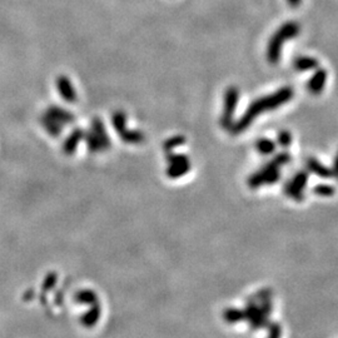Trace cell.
I'll use <instances>...</instances> for the list:
<instances>
[{
  "label": "cell",
  "mask_w": 338,
  "mask_h": 338,
  "mask_svg": "<svg viewBox=\"0 0 338 338\" xmlns=\"http://www.w3.org/2000/svg\"><path fill=\"white\" fill-rule=\"evenodd\" d=\"M291 160L290 153L283 152L280 154L275 155L272 160L267 163L265 167H262L255 174H252L248 179V184L251 188H260L265 184H273L280 179L281 177V167L287 164Z\"/></svg>",
  "instance_id": "2"
},
{
  "label": "cell",
  "mask_w": 338,
  "mask_h": 338,
  "mask_svg": "<svg viewBox=\"0 0 338 338\" xmlns=\"http://www.w3.org/2000/svg\"><path fill=\"white\" fill-rule=\"evenodd\" d=\"M84 130L80 129V128H75L70 134L68 135V138L65 139L63 144V152L64 154L70 155L73 154L74 152L78 148V144L80 143L81 139H84Z\"/></svg>",
  "instance_id": "11"
},
{
  "label": "cell",
  "mask_w": 338,
  "mask_h": 338,
  "mask_svg": "<svg viewBox=\"0 0 338 338\" xmlns=\"http://www.w3.org/2000/svg\"><path fill=\"white\" fill-rule=\"evenodd\" d=\"M119 137L123 142L129 143V144H138V143H142L144 140V134L142 132H139V130L134 129H127L122 134H119Z\"/></svg>",
  "instance_id": "16"
},
{
  "label": "cell",
  "mask_w": 338,
  "mask_h": 338,
  "mask_svg": "<svg viewBox=\"0 0 338 338\" xmlns=\"http://www.w3.org/2000/svg\"><path fill=\"white\" fill-rule=\"evenodd\" d=\"M40 122H41V125L44 127V129H45L46 132H48L49 134L51 135V137L56 138V137H59V135H60L61 130H63V125H60L59 123H56L55 120H53L51 118H49L48 115L45 114V113L41 115Z\"/></svg>",
  "instance_id": "14"
},
{
  "label": "cell",
  "mask_w": 338,
  "mask_h": 338,
  "mask_svg": "<svg viewBox=\"0 0 338 338\" xmlns=\"http://www.w3.org/2000/svg\"><path fill=\"white\" fill-rule=\"evenodd\" d=\"M56 89H58L59 94L63 98L65 102L74 103L76 102V92L74 85L71 84L70 79L65 75H59L56 79Z\"/></svg>",
  "instance_id": "7"
},
{
  "label": "cell",
  "mask_w": 338,
  "mask_h": 338,
  "mask_svg": "<svg viewBox=\"0 0 338 338\" xmlns=\"http://www.w3.org/2000/svg\"><path fill=\"white\" fill-rule=\"evenodd\" d=\"M99 315H100L99 307H98L97 305H94V306H93L92 310L89 311V312L85 313V316L83 317L81 322L87 326V327H92V326L95 325V322L99 320Z\"/></svg>",
  "instance_id": "20"
},
{
  "label": "cell",
  "mask_w": 338,
  "mask_h": 338,
  "mask_svg": "<svg viewBox=\"0 0 338 338\" xmlns=\"http://www.w3.org/2000/svg\"><path fill=\"white\" fill-rule=\"evenodd\" d=\"M168 168L167 174L169 178H181L191 169V162L186 154H177V153H167Z\"/></svg>",
  "instance_id": "5"
},
{
  "label": "cell",
  "mask_w": 338,
  "mask_h": 338,
  "mask_svg": "<svg viewBox=\"0 0 338 338\" xmlns=\"http://www.w3.org/2000/svg\"><path fill=\"white\" fill-rule=\"evenodd\" d=\"M308 182V173L307 172H298L285 187V192L290 198H292L293 201L301 202L305 199V192L306 186H307Z\"/></svg>",
  "instance_id": "6"
},
{
  "label": "cell",
  "mask_w": 338,
  "mask_h": 338,
  "mask_svg": "<svg viewBox=\"0 0 338 338\" xmlns=\"http://www.w3.org/2000/svg\"><path fill=\"white\" fill-rule=\"evenodd\" d=\"M313 192L320 197H332L336 193V189L330 184H318L315 187Z\"/></svg>",
  "instance_id": "22"
},
{
  "label": "cell",
  "mask_w": 338,
  "mask_h": 338,
  "mask_svg": "<svg viewBox=\"0 0 338 338\" xmlns=\"http://www.w3.org/2000/svg\"><path fill=\"white\" fill-rule=\"evenodd\" d=\"M76 301L85 305H95L97 303V295L92 291H81L76 295Z\"/></svg>",
  "instance_id": "21"
},
{
  "label": "cell",
  "mask_w": 338,
  "mask_h": 338,
  "mask_svg": "<svg viewBox=\"0 0 338 338\" xmlns=\"http://www.w3.org/2000/svg\"><path fill=\"white\" fill-rule=\"evenodd\" d=\"M112 124L118 135L127 130V115L123 112H115L112 115Z\"/></svg>",
  "instance_id": "15"
},
{
  "label": "cell",
  "mask_w": 338,
  "mask_h": 338,
  "mask_svg": "<svg viewBox=\"0 0 338 338\" xmlns=\"http://www.w3.org/2000/svg\"><path fill=\"white\" fill-rule=\"evenodd\" d=\"M300 30V24L296 21H287L271 36L267 46V59L271 64H277L280 61L283 44L290 39L296 38Z\"/></svg>",
  "instance_id": "3"
},
{
  "label": "cell",
  "mask_w": 338,
  "mask_h": 338,
  "mask_svg": "<svg viewBox=\"0 0 338 338\" xmlns=\"http://www.w3.org/2000/svg\"><path fill=\"white\" fill-rule=\"evenodd\" d=\"M84 139H85V142H87L88 149H89L90 152L97 153V152H100V150H103L99 139H98L97 135H95L93 132H90V130L89 132L84 133Z\"/></svg>",
  "instance_id": "18"
},
{
  "label": "cell",
  "mask_w": 338,
  "mask_h": 338,
  "mask_svg": "<svg viewBox=\"0 0 338 338\" xmlns=\"http://www.w3.org/2000/svg\"><path fill=\"white\" fill-rule=\"evenodd\" d=\"M287 1H288V4L292 6V8H296V6L300 5V3H301V0H287Z\"/></svg>",
  "instance_id": "26"
},
{
  "label": "cell",
  "mask_w": 338,
  "mask_h": 338,
  "mask_svg": "<svg viewBox=\"0 0 338 338\" xmlns=\"http://www.w3.org/2000/svg\"><path fill=\"white\" fill-rule=\"evenodd\" d=\"M331 171H332V177H335V178L338 181V152H337V154H336L335 160H333V165H332V169H331Z\"/></svg>",
  "instance_id": "25"
},
{
  "label": "cell",
  "mask_w": 338,
  "mask_h": 338,
  "mask_svg": "<svg viewBox=\"0 0 338 338\" xmlns=\"http://www.w3.org/2000/svg\"><path fill=\"white\" fill-rule=\"evenodd\" d=\"M90 132L94 133L97 138L99 139L100 144H102L103 150H107L110 148V139L108 135L107 129L104 127V123L99 119V118H94L90 124Z\"/></svg>",
  "instance_id": "10"
},
{
  "label": "cell",
  "mask_w": 338,
  "mask_h": 338,
  "mask_svg": "<svg viewBox=\"0 0 338 338\" xmlns=\"http://www.w3.org/2000/svg\"><path fill=\"white\" fill-rule=\"evenodd\" d=\"M256 148L258 152L263 155H270L275 153L276 150V143L273 140L268 139V138H260L256 142Z\"/></svg>",
  "instance_id": "17"
},
{
  "label": "cell",
  "mask_w": 338,
  "mask_h": 338,
  "mask_svg": "<svg viewBox=\"0 0 338 338\" xmlns=\"http://www.w3.org/2000/svg\"><path fill=\"white\" fill-rule=\"evenodd\" d=\"M293 89L291 87H283L278 89L277 92L268 94L266 97L258 98L255 102H252L244 114L232 125L229 132L233 135L239 134V133L244 132L252 123L255 122L262 113L270 112V110H275L277 108L282 107L283 104L290 102L293 98Z\"/></svg>",
  "instance_id": "1"
},
{
  "label": "cell",
  "mask_w": 338,
  "mask_h": 338,
  "mask_svg": "<svg viewBox=\"0 0 338 338\" xmlns=\"http://www.w3.org/2000/svg\"><path fill=\"white\" fill-rule=\"evenodd\" d=\"M306 165H307V168L310 169L312 173H315L316 176H318L320 178H331L332 177V171L331 169H328L326 165H323L322 163L318 162L316 158H307L306 159Z\"/></svg>",
  "instance_id": "12"
},
{
  "label": "cell",
  "mask_w": 338,
  "mask_h": 338,
  "mask_svg": "<svg viewBox=\"0 0 338 338\" xmlns=\"http://www.w3.org/2000/svg\"><path fill=\"white\" fill-rule=\"evenodd\" d=\"M277 142L280 143V145H282L283 148L290 147L291 143H292V134H291L288 130H281V132L278 133Z\"/></svg>",
  "instance_id": "23"
},
{
  "label": "cell",
  "mask_w": 338,
  "mask_h": 338,
  "mask_svg": "<svg viewBox=\"0 0 338 338\" xmlns=\"http://www.w3.org/2000/svg\"><path fill=\"white\" fill-rule=\"evenodd\" d=\"M45 114L48 115L49 118H51L53 120H55L56 123H59L60 125H66L70 124L75 120V117H74L73 113H70L69 110L63 109L60 107H56V105H51L46 109Z\"/></svg>",
  "instance_id": "8"
},
{
  "label": "cell",
  "mask_w": 338,
  "mask_h": 338,
  "mask_svg": "<svg viewBox=\"0 0 338 338\" xmlns=\"http://www.w3.org/2000/svg\"><path fill=\"white\" fill-rule=\"evenodd\" d=\"M239 99V89L234 85L229 87L224 93L223 112L221 117V125L226 130H231L232 125L234 124V113H236L237 105Z\"/></svg>",
  "instance_id": "4"
},
{
  "label": "cell",
  "mask_w": 338,
  "mask_h": 338,
  "mask_svg": "<svg viewBox=\"0 0 338 338\" xmlns=\"http://www.w3.org/2000/svg\"><path fill=\"white\" fill-rule=\"evenodd\" d=\"M320 63L316 58H312V56H297L293 60V66L295 69L300 71H307V70H312V69H317Z\"/></svg>",
  "instance_id": "13"
},
{
  "label": "cell",
  "mask_w": 338,
  "mask_h": 338,
  "mask_svg": "<svg viewBox=\"0 0 338 338\" xmlns=\"http://www.w3.org/2000/svg\"><path fill=\"white\" fill-rule=\"evenodd\" d=\"M326 81H327V71L325 69H317L316 73L308 80L307 89L310 90L311 94H320L325 89Z\"/></svg>",
  "instance_id": "9"
},
{
  "label": "cell",
  "mask_w": 338,
  "mask_h": 338,
  "mask_svg": "<svg viewBox=\"0 0 338 338\" xmlns=\"http://www.w3.org/2000/svg\"><path fill=\"white\" fill-rule=\"evenodd\" d=\"M226 320L228 322H238V321L244 320V312L239 310H228L226 312Z\"/></svg>",
  "instance_id": "24"
},
{
  "label": "cell",
  "mask_w": 338,
  "mask_h": 338,
  "mask_svg": "<svg viewBox=\"0 0 338 338\" xmlns=\"http://www.w3.org/2000/svg\"><path fill=\"white\" fill-rule=\"evenodd\" d=\"M184 143H186V138H184L183 135H174V137L165 140L164 144H163V149H164L167 153L173 152L176 148L181 147V145H183Z\"/></svg>",
  "instance_id": "19"
}]
</instances>
